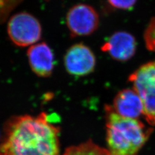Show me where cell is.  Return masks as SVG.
Segmentation results:
<instances>
[{"instance_id":"6da1fadb","label":"cell","mask_w":155,"mask_h":155,"mask_svg":"<svg viewBox=\"0 0 155 155\" xmlns=\"http://www.w3.org/2000/svg\"><path fill=\"white\" fill-rule=\"evenodd\" d=\"M5 137L0 147L2 155H58L59 129L45 113L11 119L5 126Z\"/></svg>"},{"instance_id":"7a4b0ae2","label":"cell","mask_w":155,"mask_h":155,"mask_svg":"<svg viewBox=\"0 0 155 155\" xmlns=\"http://www.w3.org/2000/svg\"><path fill=\"white\" fill-rule=\"evenodd\" d=\"M106 140L111 155H137L148 140L153 128L137 119L124 118L111 105L105 107Z\"/></svg>"},{"instance_id":"3957f363","label":"cell","mask_w":155,"mask_h":155,"mask_svg":"<svg viewBox=\"0 0 155 155\" xmlns=\"http://www.w3.org/2000/svg\"><path fill=\"white\" fill-rule=\"evenodd\" d=\"M133 89L142 100L145 120L155 125V60L139 67L129 77Z\"/></svg>"},{"instance_id":"277c9868","label":"cell","mask_w":155,"mask_h":155,"mask_svg":"<svg viewBox=\"0 0 155 155\" xmlns=\"http://www.w3.org/2000/svg\"><path fill=\"white\" fill-rule=\"evenodd\" d=\"M7 31L11 41L19 47L35 44L41 39L42 32L40 21L25 12L18 13L11 18Z\"/></svg>"},{"instance_id":"5b68a950","label":"cell","mask_w":155,"mask_h":155,"mask_svg":"<svg viewBox=\"0 0 155 155\" xmlns=\"http://www.w3.org/2000/svg\"><path fill=\"white\" fill-rule=\"evenodd\" d=\"M66 23L72 38L88 36L98 29L100 16L94 7L87 4L78 3L68 11Z\"/></svg>"},{"instance_id":"8992f818","label":"cell","mask_w":155,"mask_h":155,"mask_svg":"<svg viewBox=\"0 0 155 155\" xmlns=\"http://www.w3.org/2000/svg\"><path fill=\"white\" fill-rule=\"evenodd\" d=\"M64 61L68 73L75 76L89 75L94 71L96 64L94 53L84 43H76L68 48Z\"/></svg>"},{"instance_id":"52a82bcc","label":"cell","mask_w":155,"mask_h":155,"mask_svg":"<svg viewBox=\"0 0 155 155\" xmlns=\"http://www.w3.org/2000/svg\"><path fill=\"white\" fill-rule=\"evenodd\" d=\"M137 48L135 37L126 31L113 33L101 47L102 52L120 62H125L131 59L137 52Z\"/></svg>"},{"instance_id":"ba28073f","label":"cell","mask_w":155,"mask_h":155,"mask_svg":"<svg viewBox=\"0 0 155 155\" xmlns=\"http://www.w3.org/2000/svg\"><path fill=\"white\" fill-rule=\"evenodd\" d=\"M27 56L32 71L40 77L50 76L54 68V55L51 47L43 42L28 48Z\"/></svg>"},{"instance_id":"9c48e42d","label":"cell","mask_w":155,"mask_h":155,"mask_svg":"<svg viewBox=\"0 0 155 155\" xmlns=\"http://www.w3.org/2000/svg\"><path fill=\"white\" fill-rule=\"evenodd\" d=\"M115 112L124 118L137 119L143 115L141 98L134 89H123L116 95L112 106Z\"/></svg>"},{"instance_id":"30bf717a","label":"cell","mask_w":155,"mask_h":155,"mask_svg":"<svg viewBox=\"0 0 155 155\" xmlns=\"http://www.w3.org/2000/svg\"><path fill=\"white\" fill-rule=\"evenodd\" d=\"M64 155H111L108 150L93 143L91 140L68 147Z\"/></svg>"},{"instance_id":"8fae6325","label":"cell","mask_w":155,"mask_h":155,"mask_svg":"<svg viewBox=\"0 0 155 155\" xmlns=\"http://www.w3.org/2000/svg\"><path fill=\"white\" fill-rule=\"evenodd\" d=\"M145 46L150 52H155V17L150 19L143 33Z\"/></svg>"},{"instance_id":"7c38bea8","label":"cell","mask_w":155,"mask_h":155,"mask_svg":"<svg viewBox=\"0 0 155 155\" xmlns=\"http://www.w3.org/2000/svg\"><path fill=\"white\" fill-rule=\"evenodd\" d=\"M138 0H107L113 7L120 10H130L137 3Z\"/></svg>"},{"instance_id":"4fadbf2b","label":"cell","mask_w":155,"mask_h":155,"mask_svg":"<svg viewBox=\"0 0 155 155\" xmlns=\"http://www.w3.org/2000/svg\"><path fill=\"white\" fill-rule=\"evenodd\" d=\"M0 155H2V153H0Z\"/></svg>"}]
</instances>
